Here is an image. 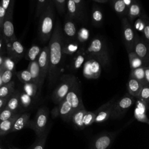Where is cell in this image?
I'll return each instance as SVG.
<instances>
[{"label": "cell", "instance_id": "obj_54", "mask_svg": "<svg viewBox=\"0 0 149 149\" xmlns=\"http://www.w3.org/2000/svg\"><path fill=\"white\" fill-rule=\"evenodd\" d=\"M30 10L31 12L34 10L36 5V0H30Z\"/></svg>", "mask_w": 149, "mask_h": 149}, {"label": "cell", "instance_id": "obj_22", "mask_svg": "<svg viewBox=\"0 0 149 149\" xmlns=\"http://www.w3.org/2000/svg\"><path fill=\"white\" fill-rule=\"evenodd\" d=\"M30 113L27 112H22L14 122L10 133L19 132L24 128H27L30 121Z\"/></svg>", "mask_w": 149, "mask_h": 149}, {"label": "cell", "instance_id": "obj_64", "mask_svg": "<svg viewBox=\"0 0 149 149\" xmlns=\"http://www.w3.org/2000/svg\"><path fill=\"white\" fill-rule=\"evenodd\" d=\"M148 107H149V106H148Z\"/></svg>", "mask_w": 149, "mask_h": 149}, {"label": "cell", "instance_id": "obj_51", "mask_svg": "<svg viewBox=\"0 0 149 149\" xmlns=\"http://www.w3.org/2000/svg\"><path fill=\"white\" fill-rule=\"evenodd\" d=\"M9 97L0 98V112L5 108V107L6 106V104Z\"/></svg>", "mask_w": 149, "mask_h": 149}, {"label": "cell", "instance_id": "obj_11", "mask_svg": "<svg viewBox=\"0 0 149 149\" xmlns=\"http://www.w3.org/2000/svg\"><path fill=\"white\" fill-rule=\"evenodd\" d=\"M119 131L104 132L98 135L91 144V149H109L112 145Z\"/></svg>", "mask_w": 149, "mask_h": 149}, {"label": "cell", "instance_id": "obj_61", "mask_svg": "<svg viewBox=\"0 0 149 149\" xmlns=\"http://www.w3.org/2000/svg\"><path fill=\"white\" fill-rule=\"evenodd\" d=\"M148 125H149V119H148Z\"/></svg>", "mask_w": 149, "mask_h": 149}, {"label": "cell", "instance_id": "obj_6", "mask_svg": "<svg viewBox=\"0 0 149 149\" xmlns=\"http://www.w3.org/2000/svg\"><path fill=\"white\" fill-rule=\"evenodd\" d=\"M135 97L127 93L118 101H115L110 118L118 119L122 118L135 102Z\"/></svg>", "mask_w": 149, "mask_h": 149}, {"label": "cell", "instance_id": "obj_27", "mask_svg": "<svg viewBox=\"0 0 149 149\" xmlns=\"http://www.w3.org/2000/svg\"><path fill=\"white\" fill-rule=\"evenodd\" d=\"M87 110L86 108L80 109L74 111L71 116L70 122L73 124L76 129L79 130H83L85 127L83 123V119L84 113Z\"/></svg>", "mask_w": 149, "mask_h": 149}, {"label": "cell", "instance_id": "obj_55", "mask_svg": "<svg viewBox=\"0 0 149 149\" xmlns=\"http://www.w3.org/2000/svg\"><path fill=\"white\" fill-rule=\"evenodd\" d=\"M122 1H123L126 6L128 8L132 4V3L133 2L134 0H122Z\"/></svg>", "mask_w": 149, "mask_h": 149}, {"label": "cell", "instance_id": "obj_44", "mask_svg": "<svg viewBox=\"0 0 149 149\" xmlns=\"http://www.w3.org/2000/svg\"><path fill=\"white\" fill-rule=\"evenodd\" d=\"M49 0H36L35 18H38L41 12L44 10Z\"/></svg>", "mask_w": 149, "mask_h": 149}, {"label": "cell", "instance_id": "obj_39", "mask_svg": "<svg viewBox=\"0 0 149 149\" xmlns=\"http://www.w3.org/2000/svg\"><path fill=\"white\" fill-rule=\"evenodd\" d=\"M90 31L86 27H81L77 30L76 40L81 45L87 41L90 38Z\"/></svg>", "mask_w": 149, "mask_h": 149}, {"label": "cell", "instance_id": "obj_9", "mask_svg": "<svg viewBox=\"0 0 149 149\" xmlns=\"http://www.w3.org/2000/svg\"><path fill=\"white\" fill-rule=\"evenodd\" d=\"M102 68L98 61L93 58L87 57L83 65V75L87 79H97L101 74Z\"/></svg>", "mask_w": 149, "mask_h": 149}, {"label": "cell", "instance_id": "obj_45", "mask_svg": "<svg viewBox=\"0 0 149 149\" xmlns=\"http://www.w3.org/2000/svg\"><path fill=\"white\" fill-rule=\"evenodd\" d=\"M15 61L6 55L1 67L3 70H9L15 72Z\"/></svg>", "mask_w": 149, "mask_h": 149}, {"label": "cell", "instance_id": "obj_59", "mask_svg": "<svg viewBox=\"0 0 149 149\" xmlns=\"http://www.w3.org/2000/svg\"><path fill=\"white\" fill-rule=\"evenodd\" d=\"M2 70H3V69H2V67H1H1H0V73H1V72H2Z\"/></svg>", "mask_w": 149, "mask_h": 149}, {"label": "cell", "instance_id": "obj_1", "mask_svg": "<svg viewBox=\"0 0 149 149\" xmlns=\"http://www.w3.org/2000/svg\"><path fill=\"white\" fill-rule=\"evenodd\" d=\"M63 36L62 26L58 19L49 41V66L48 74L49 84H54L58 80L63 65L64 54L63 52Z\"/></svg>", "mask_w": 149, "mask_h": 149}, {"label": "cell", "instance_id": "obj_20", "mask_svg": "<svg viewBox=\"0 0 149 149\" xmlns=\"http://www.w3.org/2000/svg\"><path fill=\"white\" fill-rule=\"evenodd\" d=\"M27 70L29 71L31 74L33 82L37 85L39 90L41 91L43 83L41 81L40 68L37 61L36 60L30 62L27 67Z\"/></svg>", "mask_w": 149, "mask_h": 149}, {"label": "cell", "instance_id": "obj_30", "mask_svg": "<svg viewBox=\"0 0 149 149\" xmlns=\"http://www.w3.org/2000/svg\"><path fill=\"white\" fill-rule=\"evenodd\" d=\"M41 50L42 48L39 45L37 44H33L28 50L26 51L24 55L25 59L30 62L36 61L38 59Z\"/></svg>", "mask_w": 149, "mask_h": 149}, {"label": "cell", "instance_id": "obj_58", "mask_svg": "<svg viewBox=\"0 0 149 149\" xmlns=\"http://www.w3.org/2000/svg\"><path fill=\"white\" fill-rule=\"evenodd\" d=\"M9 149H21V148H18V147H14V146H10V147H9Z\"/></svg>", "mask_w": 149, "mask_h": 149}, {"label": "cell", "instance_id": "obj_23", "mask_svg": "<svg viewBox=\"0 0 149 149\" xmlns=\"http://www.w3.org/2000/svg\"><path fill=\"white\" fill-rule=\"evenodd\" d=\"M148 105L146 104L141 100L137 99L134 115L138 121L143 123H148V119L147 118L146 112L147 109L148 108Z\"/></svg>", "mask_w": 149, "mask_h": 149}, {"label": "cell", "instance_id": "obj_7", "mask_svg": "<svg viewBox=\"0 0 149 149\" xmlns=\"http://www.w3.org/2000/svg\"><path fill=\"white\" fill-rule=\"evenodd\" d=\"M14 5L15 0H11L2 22V33L5 40L6 44L8 42L17 38L15 34L14 26L13 24Z\"/></svg>", "mask_w": 149, "mask_h": 149}, {"label": "cell", "instance_id": "obj_25", "mask_svg": "<svg viewBox=\"0 0 149 149\" xmlns=\"http://www.w3.org/2000/svg\"><path fill=\"white\" fill-rule=\"evenodd\" d=\"M80 44L76 40H66L63 41V52L64 55H73L76 54L81 48Z\"/></svg>", "mask_w": 149, "mask_h": 149}, {"label": "cell", "instance_id": "obj_26", "mask_svg": "<svg viewBox=\"0 0 149 149\" xmlns=\"http://www.w3.org/2000/svg\"><path fill=\"white\" fill-rule=\"evenodd\" d=\"M143 86V84L136 79L131 77H129V79L126 84L128 94L135 98H137Z\"/></svg>", "mask_w": 149, "mask_h": 149}, {"label": "cell", "instance_id": "obj_29", "mask_svg": "<svg viewBox=\"0 0 149 149\" xmlns=\"http://www.w3.org/2000/svg\"><path fill=\"white\" fill-rule=\"evenodd\" d=\"M128 54L130 70L138 68L148 66L140 57H139L133 51H131Z\"/></svg>", "mask_w": 149, "mask_h": 149}, {"label": "cell", "instance_id": "obj_10", "mask_svg": "<svg viewBox=\"0 0 149 149\" xmlns=\"http://www.w3.org/2000/svg\"><path fill=\"white\" fill-rule=\"evenodd\" d=\"M65 99L70 103L74 111L85 108L82 100L81 85L79 80L67 94Z\"/></svg>", "mask_w": 149, "mask_h": 149}, {"label": "cell", "instance_id": "obj_62", "mask_svg": "<svg viewBox=\"0 0 149 149\" xmlns=\"http://www.w3.org/2000/svg\"><path fill=\"white\" fill-rule=\"evenodd\" d=\"M1 32H2V31H0V33H1Z\"/></svg>", "mask_w": 149, "mask_h": 149}, {"label": "cell", "instance_id": "obj_34", "mask_svg": "<svg viewBox=\"0 0 149 149\" xmlns=\"http://www.w3.org/2000/svg\"><path fill=\"white\" fill-rule=\"evenodd\" d=\"M49 132V127H47V130L42 136L37 137L36 140L29 149H44Z\"/></svg>", "mask_w": 149, "mask_h": 149}, {"label": "cell", "instance_id": "obj_3", "mask_svg": "<svg viewBox=\"0 0 149 149\" xmlns=\"http://www.w3.org/2000/svg\"><path fill=\"white\" fill-rule=\"evenodd\" d=\"M87 57H90L98 61L102 68H106L110 64V56L107 45L101 37H94L87 47L85 48Z\"/></svg>", "mask_w": 149, "mask_h": 149}, {"label": "cell", "instance_id": "obj_8", "mask_svg": "<svg viewBox=\"0 0 149 149\" xmlns=\"http://www.w3.org/2000/svg\"><path fill=\"white\" fill-rule=\"evenodd\" d=\"M122 30L123 41L127 52L129 53L133 51L134 43L137 34L133 25L129 22L126 17H123L122 19Z\"/></svg>", "mask_w": 149, "mask_h": 149}, {"label": "cell", "instance_id": "obj_18", "mask_svg": "<svg viewBox=\"0 0 149 149\" xmlns=\"http://www.w3.org/2000/svg\"><path fill=\"white\" fill-rule=\"evenodd\" d=\"M144 13H145V12L143 11L140 3L137 0H134L132 4L127 8L126 17L129 22L133 24L134 20Z\"/></svg>", "mask_w": 149, "mask_h": 149}, {"label": "cell", "instance_id": "obj_36", "mask_svg": "<svg viewBox=\"0 0 149 149\" xmlns=\"http://www.w3.org/2000/svg\"><path fill=\"white\" fill-rule=\"evenodd\" d=\"M113 9L120 16L127 15V7L122 0H111Z\"/></svg>", "mask_w": 149, "mask_h": 149}, {"label": "cell", "instance_id": "obj_31", "mask_svg": "<svg viewBox=\"0 0 149 149\" xmlns=\"http://www.w3.org/2000/svg\"><path fill=\"white\" fill-rule=\"evenodd\" d=\"M23 91L30 96L32 98L35 99L38 97L41 91L39 90L36 84L33 82H30L23 84Z\"/></svg>", "mask_w": 149, "mask_h": 149}, {"label": "cell", "instance_id": "obj_46", "mask_svg": "<svg viewBox=\"0 0 149 149\" xmlns=\"http://www.w3.org/2000/svg\"><path fill=\"white\" fill-rule=\"evenodd\" d=\"M13 72L9 70H3L0 73V80L1 81V85L8 83L12 81Z\"/></svg>", "mask_w": 149, "mask_h": 149}, {"label": "cell", "instance_id": "obj_49", "mask_svg": "<svg viewBox=\"0 0 149 149\" xmlns=\"http://www.w3.org/2000/svg\"><path fill=\"white\" fill-rule=\"evenodd\" d=\"M6 42L3 37L2 32L0 33V54H5L6 53Z\"/></svg>", "mask_w": 149, "mask_h": 149}, {"label": "cell", "instance_id": "obj_4", "mask_svg": "<svg viewBox=\"0 0 149 149\" xmlns=\"http://www.w3.org/2000/svg\"><path fill=\"white\" fill-rule=\"evenodd\" d=\"M77 80V77L71 74H65L61 76L58 84L51 95V100L53 102L58 105L62 101Z\"/></svg>", "mask_w": 149, "mask_h": 149}, {"label": "cell", "instance_id": "obj_37", "mask_svg": "<svg viewBox=\"0 0 149 149\" xmlns=\"http://www.w3.org/2000/svg\"><path fill=\"white\" fill-rule=\"evenodd\" d=\"M144 69H145V66H143V67L130 70L129 77H131L136 79L137 80L140 81L141 83H142L143 85L146 84V80H145Z\"/></svg>", "mask_w": 149, "mask_h": 149}, {"label": "cell", "instance_id": "obj_63", "mask_svg": "<svg viewBox=\"0 0 149 149\" xmlns=\"http://www.w3.org/2000/svg\"><path fill=\"white\" fill-rule=\"evenodd\" d=\"M0 27H2V26H0Z\"/></svg>", "mask_w": 149, "mask_h": 149}, {"label": "cell", "instance_id": "obj_47", "mask_svg": "<svg viewBox=\"0 0 149 149\" xmlns=\"http://www.w3.org/2000/svg\"><path fill=\"white\" fill-rule=\"evenodd\" d=\"M55 7L60 15L64 14L66 11V0H52Z\"/></svg>", "mask_w": 149, "mask_h": 149}, {"label": "cell", "instance_id": "obj_5", "mask_svg": "<svg viewBox=\"0 0 149 149\" xmlns=\"http://www.w3.org/2000/svg\"><path fill=\"white\" fill-rule=\"evenodd\" d=\"M49 111L47 107H40L33 120H30L27 127L31 129L37 137L42 136L47 129Z\"/></svg>", "mask_w": 149, "mask_h": 149}, {"label": "cell", "instance_id": "obj_40", "mask_svg": "<svg viewBox=\"0 0 149 149\" xmlns=\"http://www.w3.org/2000/svg\"><path fill=\"white\" fill-rule=\"evenodd\" d=\"M15 74L23 84L33 82L31 74L27 69L19 72H15Z\"/></svg>", "mask_w": 149, "mask_h": 149}, {"label": "cell", "instance_id": "obj_28", "mask_svg": "<svg viewBox=\"0 0 149 149\" xmlns=\"http://www.w3.org/2000/svg\"><path fill=\"white\" fill-rule=\"evenodd\" d=\"M22 112L17 113L10 119L0 122V136H5L10 133L15 121Z\"/></svg>", "mask_w": 149, "mask_h": 149}, {"label": "cell", "instance_id": "obj_16", "mask_svg": "<svg viewBox=\"0 0 149 149\" xmlns=\"http://www.w3.org/2000/svg\"><path fill=\"white\" fill-rule=\"evenodd\" d=\"M115 98H113L108 102L102 104L98 109L94 111L95 113V123H102L110 118Z\"/></svg>", "mask_w": 149, "mask_h": 149}, {"label": "cell", "instance_id": "obj_15", "mask_svg": "<svg viewBox=\"0 0 149 149\" xmlns=\"http://www.w3.org/2000/svg\"><path fill=\"white\" fill-rule=\"evenodd\" d=\"M133 51L147 65H149V44L138 35L134 43Z\"/></svg>", "mask_w": 149, "mask_h": 149}, {"label": "cell", "instance_id": "obj_57", "mask_svg": "<svg viewBox=\"0 0 149 149\" xmlns=\"http://www.w3.org/2000/svg\"><path fill=\"white\" fill-rule=\"evenodd\" d=\"M93 1L98 2V3H105V2H108V0H93Z\"/></svg>", "mask_w": 149, "mask_h": 149}, {"label": "cell", "instance_id": "obj_60", "mask_svg": "<svg viewBox=\"0 0 149 149\" xmlns=\"http://www.w3.org/2000/svg\"><path fill=\"white\" fill-rule=\"evenodd\" d=\"M0 149H3V148L2 146L1 145V143H0Z\"/></svg>", "mask_w": 149, "mask_h": 149}, {"label": "cell", "instance_id": "obj_14", "mask_svg": "<svg viewBox=\"0 0 149 149\" xmlns=\"http://www.w3.org/2000/svg\"><path fill=\"white\" fill-rule=\"evenodd\" d=\"M37 61L40 68L41 81L44 84L45 79L48 74L49 66V51L48 45H45L42 48L41 52Z\"/></svg>", "mask_w": 149, "mask_h": 149}, {"label": "cell", "instance_id": "obj_21", "mask_svg": "<svg viewBox=\"0 0 149 149\" xmlns=\"http://www.w3.org/2000/svg\"><path fill=\"white\" fill-rule=\"evenodd\" d=\"M20 91L19 90H15L10 96L5 108L15 113L23 112L20 107Z\"/></svg>", "mask_w": 149, "mask_h": 149}, {"label": "cell", "instance_id": "obj_53", "mask_svg": "<svg viewBox=\"0 0 149 149\" xmlns=\"http://www.w3.org/2000/svg\"><path fill=\"white\" fill-rule=\"evenodd\" d=\"M74 3L81 10H83V8H84V2H83V0H72Z\"/></svg>", "mask_w": 149, "mask_h": 149}, {"label": "cell", "instance_id": "obj_50", "mask_svg": "<svg viewBox=\"0 0 149 149\" xmlns=\"http://www.w3.org/2000/svg\"><path fill=\"white\" fill-rule=\"evenodd\" d=\"M142 38L149 44V22L144 27L142 32Z\"/></svg>", "mask_w": 149, "mask_h": 149}, {"label": "cell", "instance_id": "obj_17", "mask_svg": "<svg viewBox=\"0 0 149 149\" xmlns=\"http://www.w3.org/2000/svg\"><path fill=\"white\" fill-rule=\"evenodd\" d=\"M62 29V33H63L64 40H76L78 30L73 19L66 16Z\"/></svg>", "mask_w": 149, "mask_h": 149}, {"label": "cell", "instance_id": "obj_12", "mask_svg": "<svg viewBox=\"0 0 149 149\" xmlns=\"http://www.w3.org/2000/svg\"><path fill=\"white\" fill-rule=\"evenodd\" d=\"M26 52L25 47L17 39H14L6 43V55L16 63L24 56Z\"/></svg>", "mask_w": 149, "mask_h": 149}, {"label": "cell", "instance_id": "obj_42", "mask_svg": "<svg viewBox=\"0 0 149 149\" xmlns=\"http://www.w3.org/2000/svg\"><path fill=\"white\" fill-rule=\"evenodd\" d=\"M95 113L94 111H87L84 115L83 119V123L84 127L91 126L95 122Z\"/></svg>", "mask_w": 149, "mask_h": 149}, {"label": "cell", "instance_id": "obj_19", "mask_svg": "<svg viewBox=\"0 0 149 149\" xmlns=\"http://www.w3.org/2000/svg\"><path fill=\"white\" fill-rule=\"evenodd\" d=\"M66 16L74 20H82L83 12L81 10L72 0H66Z\"/></svg>", "mask_w": 149, "mask_h": 149}, {"label": "cell", "instance_id": "obj_35", "mask_svg": "<svg viewBox=\"0 0 149 149\" xmlns=\"http://www.w3.org/2000/svg\"><path fill=\"white\" fill-rule=\"evenodd\" d=\"M91 22L95 26H100L103 22L102 10L97 6H94L91 11Z\"/></svg>", "mask_w": 149, "mask_h": 149}, {"label": "cell", "instance_id": "obj_52", "mask_svg": "<svg viewBox=\"0 0 149 149\" xmlns=\"http://www.w3.org/2000/svg\"><path fill=\"white\" fill-rule=\"evenodd\" d=\"M144 74H145L146 83V84H149V65L145 66Z\"/></svg>", "mask_w": 149, "mask_h": 149}, {"label": "cell", "instance_id": "obj_43", "mask_svg": "<svg viewBox=\"0 0 149 149\" xmlns=\"http://www.w3.org/2000/svg\"><path fill=\"white\" fill-rule=\"evenodd\" d=\"M10 1L11 0H1L0 2V26L2 25V22Z\"/></svg>", "mask_w": 149, "mask_h": 149}, {"label": "cell", "instance_id": "obj_33", "mask_svg": "<svg viewBox=\"0 0 149 149\" xmlns=\"http://www.w3.org/2000/svg\"><path fill=\"white\" fill-rule=\"evenodd\" d=\"M149 22V17L147 16V15L145 13H144L141 16L137 18V19L134 21L133 23V27L135 31H137L139 33H142L144 27L147 24V23Z\"/></svg>", "mask_w": 149, "mask_h": 149}, {"label": "cell", "instance_id": "obj_13", "mask_svg": "<svg viewBox=\"0 0 149 149\" xmlns=\"http://www.w3.org/2000/svg\"><path fill=\"white\" fill-rule=\"evenodd\" d=\"M73 112L74 111L70 103L64 98L52 109L51 114L53 118L59 116L63 121L69 122Z\"/></svg>", "mask_w": 149, "mask_h": 149}, {"label": "cell", "instance_id": "obj_32", "mask_svg": "<svg viewBox=\"0 0 149 149\" xmlns=\"http://www.w3.org/2000/svg\"><path fill=\"white\" fill-rule=\"evenodd\" d=\"M15 81L10 82L0 86V98L9 97L15 91Z\"/></svg>", "mask_w": 149, "mask_h": 149}, {"label": "cell", "instance_id": "obj_41", "mask_svg": "<svg viewBox=\"0 0 149 149\" xmlns=\"http://www.w3.org/2000/svg\"><path fill=\"white\" fill-rule=\"evenodd\" d=\"M137 99L141 100L146 104L149 105V84H145L143 86L138 97Z\"/></svg>", "mask_w": 149, "mask_h": 149}, {"label": "cell", "instance_id": "obj_24", "mask_svg": "<svg viewBox=\"0 0 149 149\" xmlns=\"http://www.w3.org/2000/svg\"><path fill=\"white\" fill-rule=\"evenodd\" d=\"M87 55L85 52V48L81 47L79 51L74 55L71 62V68L73 70H76L83 66L84 62L87 59Z\"/></svg>", "mask_w": 149, "mask_h": 149}, {"label": "cell", "instance_id": "obj_48", "mask_svg": "<svg viewBox=\"0 0 149 149\" xmlns=\"http://www.w3.org/2000/svg\"><path fill=\"white\" fill-rule=\"evenodd\" d=\"M19 113V112H18ZM17 113H15L7 108H4L2 111L0 112V122L8 120L14 116L15 114Z\"/></svg>", "mask_w": 149, "mask_h": 149}, {"label": "cell", "instance_id": "obj_56", "mask_svg": "<svg viewBox=\"0 0 149 149\" xmlns=\"http://www.w3.org/2000/svg\"><path fill=\"white\" fill-rule=\"evenodd\" d=\"M5 54H0V67L2 66L3 61H4V59H5Z\"/></svg>", "mask_w": 149, "mask_h": 149}, {"label": "cell", "instance_id": "obj_38", "mask_svg": "<svg viewBox=\"0 0 149 149\" xmlns=\"http://www.w3.org/2000/svg\"><path fill=\"white\" fill-rule=\"evenodd\" d=\"M33 98L27 95L24 92L20 91V102L22 111L24 112L25 110L28 109L33 104Z\"/></svg>", "mask_w": 149, "mask_h": 149}, {"label": "cell", "instance_id": "obj_2", "mask_svg": "<svg viewBox=\"0 0 149 149\" xmlns=\"http://www.w3.org/2000/svg\"><path fill=\"white\" fill-rule=\"evenodd\" d=\"M52 0H49L47 5L39 16L38 27V38L41 42L49 41L54 29L55 9Z\"/></svg>", "mask_w": 149, "mask_h": 149}]
</instances>
